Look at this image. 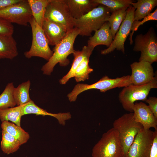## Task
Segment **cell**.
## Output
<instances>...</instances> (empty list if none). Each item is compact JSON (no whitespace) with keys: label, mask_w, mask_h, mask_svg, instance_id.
<instances>
[{"label":"cell","mask_w":157,"mask_h":157,"mask_svg":"<svg viewBox=\"0 0 157 157\" xmlns=\"http://www.w3.org/2000/svg\"><path fill=\"white\" fill-rule=\"evenodd\" d=\"M79 35L78 30L74 28L68 32L63 39L55 46L52 55L41 68L43 74L50 75L58 63L63 67L66 66L69 64V60L67 57L73 54L75 50L74 44L76 37Z\"/></svg>","instance_id":"obj_1"},{"label":"cell","mask_w":157,"mask_h":157,"mask_svg":"<svg viewBox=\"0 0 157 157\" xmlns=\"http://www.w3.org/2000/svg\"><path fill=\"white\" fill-rule=\"evenodd\" d=\"M94 49L87 46H84L81 51L75 50L73 53L74 59L71 68L68 73L59 80L61 84H65L74 76L75 71L82 61L87 57L90 56Z\"/></svg>","instance_id":"obj_20"},{"label":"cell","mask_w":157,"mask_h":157,"mask_svg":"<svg viewBox=\"0 0 157 157\" xmlns=\"http://www.w3.org/2000/svg\"><path fill=\"white\" fill-rule=\"evenodd\" d=\"M145 102L148 104V106L150 109L157 118V98L155 97H150Z\"/></svg>","instance_id":"obj_33"},{"label":"cell","mask_w":157,"mask_h":157,"mask_svg":"<svg viewBox=\"0 0 157 157\" xmlns=\"http://www.w3.org/2000/svg\"><path fill=\"white\" fill-rule=\"evenodd\" d=\"M30 85V81L28 80L21 83L17 88H14L13 96L17 106L24 105L32 100L29 93Z\"/></svg>","instance_id":"obj_24"},{"label":"cell","mask_w":157,"mask_h":157,"mask_svg":"<svg viewBox=\"0 0 157 157\" xmlns=\"http://www.w3.org/2000/svg\"><path fill=\"white\" fill-rule=\"evenodd\" d=\"M99 4L104 5L108 7L111 13L113 11L124 8L129 7L131 5L132 2L134 1L131 0H93Z\"/></svg>","instance_id":"obj_30"},{"label":"cell","mask_w":157,"mask_h":157,"mask_svg":"<svg viewBox=\"0 0 157 157\" xmlns=\"http://www.w3.org/2000/svg\"><path fill=\"white\" fill-rule=\"evenodd\" d=\"M157 20V9L153 13H150L148 15L144 17L141 21H133L132 24L131 32L130 33L129 40L130 44L133 43L132 38L135 31L138 30L139 27L145 22L150 20Z\"/></svg>","instance_id":"obj_31"},{"label":"cell","mask_w":157,"mask_h":157,"mask_svg":"<svg viewBox=\"0 0 157 157\" xmlns=\"http://www.w3.org/2000/svg\"><path fill=\"white\" fill-rule=\"evenodd\" d=\"M44 18L64 26L68 32L74 28V19L70 13L67 0H50L46 7Z\"/></svg>","instance_id":"obj_9"},{"label":"cell","mask_w":157,"mask_h":157,"mask_svg":"<svg viewBox=\"0 0 157 157\" xmlns=\"http://www.w3.org/2000/svg\"><path fill=\"white\" fill-rule=\"evenodd\" d=\"M22 116L28 114H34L43 116L48 115L55 118L59 123L62 125H65L66 121L70 119L72 115L69 112L52 113L48 112L36 105L32 100L24 104L22 109Z\"/></svg>","instance_id":"obj_16"},{"label":"cell","mask_w":157,"mask_h":157,"mask_svg":"<svg viewBox=\"0 0 157 157\" xmlns=\"http://www.w3.org/2000/svg\"><path fill=\"white\" fill-rule=\"evenodd\" d=\"M2 134L1 147L4 153L9 154L19 149L21 145L17 140L3 130H2Z\"/></svg>","instance_id":"obj_27"},{"label":"cell","mask_w":157,"mask_h":157,"mask_svg":"<svg viewBox=\"0 0 157 157\" xmlns=\"http://www.w3.org/2000/svg\"><path fill=\"white\" fill-rule=\"evenodd\" d=\"M92 157H124L117 131L113 127L104 133L92 149Z\"/></svg>","instance_id":"obj_5"},{"label":"cell","mask_w":157,"mask_h":157,"mask_svg":"<svg viewBox=\"0 0 157 157\" xmlns=\"http://www.w3.org/2000/svg\"><path fill=\"white\" fill-rule=\"evenodd\" d=\"M113 128L118 132L124 157H126L135 137L144 128L135 121L133 112L125 114L115 120L113 124Z\"/></svg>","instance_id":"obj_2"},{"label":"cell","mask_w":157,"mask_h":157,"mask_svg":"<svg viewBox=\"0 0 157 157\" xmlns=\"http://www.w3.org/2000/svg\"><path fill=\"white\" fill-rule=\"evenodd\" d=\"M32 16L27 0H22L18 3L0 10V18L12 24L26 26Z\"/></svg>","instance_id":"obj_10"},{"label":"cell","mask_w":157,"mask_h":157,"mask_svg":"<svg viewBox=\"0 0 157 157\" xmlns=\"http://www.w3.org/2000/svg\"><path fill=\"white\" fill-rule=\"evenodd\" d=\"M22 0H0V10L16 3Z\"/></svg>","instance_id":"obj_35"},{"label":"cell","mask_w":157,"mask_h":157,"mask_svg":"<svg viewBox=\"0 0 157 157\" xmlns=\"http://www.w3.org/2000/svg\"><path fill=\"white\" fill-rule=\"evenodd\" d=\"M130 79L133 85H142L151 81L155 76L151 64L145 61L135 62L131 64Z\"/></svg>","instance_id":"obj_13"},{"label":"cell","mask_w":157,"mask_h":157,"mask_svg":"<svg viewBox=\"0 0 157 157\" xmlns=\"http://www.w3.org/2000/svg\"><path fill=\"white\" fill-rule=\"evenodd\" d=\"M1 126L2 130L15 138L21 145L26 143L30 138L28 133L25 131L21 126H17L13 122L8 121L3 122Z\"/></svg>","instance_id":"obj_22"},{"label":"cell","mask_w":157,"mask_h":157,"mask_svg":"<svg viewBox=\"0 0 157 157\" xmlns=\"http://www.w3.org/2000/svg\"><path fill=\"white\" fill-rule=\"evenodd\" d=\"M33 17L42 27L46 7L50 0H27Z\"/></svg>","instance_id":"obj_23"},{"label":"cell","mask_w":157,"mask_h":157,"mask_svg":"<svg viewBox=\"0 0 157 157\" xmlns=\"http://www.w3.org/2000/svg\"><path fill=\"white\" fill-rule=\"evenodd\" d=\"M128 8H124L113 11L111 13L108 19L113 40L121 24L125 19Z\"/></svg>","instance_id":"obj_25"},{"label":"cell","mask_w":157,"mask_h":157,"mask_svg":"<svg viewBox=\"0 0 157 157\" xmlns=\"http://www.w3.org/2000/svg\"><path fill=\"white\" fill-rule=\"evenodd\" d=\"M0 109V119L2 122L8 121L19 126H21V119L22 116V108L24 105Z\"/></svg>","instance_id":"obj_26"},{"label":"cell","mask_w":157,"mask_h":157,"mask_svg":"<svg viewBox=\"0 0 157 157\" xmlns=\"http://www.w3.org/2000/svg\"><path fill=\"white\" fill-rule=\"evenodd\" d=\"M18 55L17 43L13 35L0 34V59L12 60Z\"/></svg>","instance_id":"obj_19"},{"label":"cell","mask_w":157,"mask_h":157,"mask_svg":"<svg viewBox=\"0 0 157 157\" xmlns=\"http://www.w3.org/2000/svg\"><path fill=\"white\" fill-rule=\"evenodd\" d=\"M14 31V26L12 23L0 18V35H13Z\"/></svg>","instance_id":"obj_32"},{"label":"cell","mask_w":157,"mask_h":157,"mask_svg":"<svg viewBox=\"0 0 157 157\" xmlns=\"http://www.w3.org/2000/svg\"><path fill=\"white\" fill-rule=\"evenodd\" d=\"M90 57L88 56L85 58L76 69L74 77L77 82L88 79L89 74L93 71L89 65Z\"/></svg>","instance_id":"obj_29"},{"label":"cell","mask_w":157,"mask_h":157,"mask_svg":"<svg viewBox=\"0 0 157 157\" xmlns=\"http://www.w3.org/2000/svg\"><path fill=\"white\" fill-rule=\"evenodd\" d=\"M157 88V76L149 83L143 85H130L124 87L119 94V100L126 110L133 112L134 102L137 101H145L151 90Z\"/></svg>","instance_id":"obj_6"},{"label":"cell","mask_w":157,"mask_h":157,"mask_svg":"<svg viewBox=\"0 0 157 157\" xmlns=\"http://www.w3.org/2000/svg\"><path fill=\"white\" fill-rule=\"evenodd\" d=\"M14 88L13 83H8L0 95V109L13 107L16 105L13 96Z\"/></svg>","instance_id":"obj_28"},{"label":"cell","mask_w":157,"mask_h":157,"mask_svg":"<svg viewBox=\"0 0 157 157\" xmlns=\"http://www.w3.org/2000/svg\"><path fill=\"white\" fill-rule=\"evenodd\" d=\"M135 121L140 123L144 129H157V118L154 116L148 105L142 102H136L132 108Z\"/></svg>","instance_id":"obj_14"},{"label":"cell","mask_w":157,"mask_h":157,"mask_svg":"<svg viewBox=\"0 0 157 157\" xmlns=\"http://www.w3.org/2000/svg\"><path fill=\"white\" fill-rule=\"evenodd\" d=\"M110 14L108 7L99 4L80 18L74 19V28L78 30L79 35L90 36L93 31L99 29L107 21Z\"/></svg>","instance_id":"obj_3"},{"label":"cell","mask_w":157,"mask_h":157,"mask_svg":"<svg viewBox=\"0 0 157 157\" xmlns=\"http://www.w3.org/2000/svg\"><path fill=\"white\" fill-rule=\"evenodd\" d=\"M154 136L151 147L150 157H157V129H155Z\"/></svg>","instance_id":"obj_34"},{"label":"cell","mask_w":157,"mask_h":157,"mask_svg":"<svg viewBox=\"0 0 157 157\" xmlns=\"http://www.w3.org/2000/svg\"><path fill=\"white\" fill-rule=\"evenodd\" d=\"M132 85L130 76L111 78L107 76H103L97 82L90 85L78 83L74 87L67 97L70 102L75 101L78 96L82 92L90 89H97L101 92L116 88L124 87Z\"/></svg>","instance_id":"obj_4"},{"label":"cell","mask_w":157,"mask_h":157,"mask_svg":"<svg viewBox=\"0 0 157 157\" xmlns=\"http://www.w3.org/2000/svg\"><path fill=\"white\" fill-rule=\"evenodd\" d=\"M72 17L78 19L99 5L93 0H67Z\"/></svg>","instance_id":"obj_18"},{"label":"cell","mask_w":157,"mask_h":157,"mask_svg":"<svg viewBox=\"0 0 157 157\" xmlns=\"http://www.w3.org/2000/svg\"><path fill=\"white\" fill-rule=\"evenodd\" d=\"M131 5L135 9L134 21H139L151 13L157 5V0H138L132 2Z\"/></svg>","instance_id":"obj_21"},{"label":"cell","mask_w":157,"mask_h":157,"mask_svg":"<svg viewBox=\"0 0 157 157\" xmlns=\"http://www.w3.org/2000/svg\"><path fill=\"white\" fill-rule=\"evenodd\" d=\"M135 10L131 5L128 7L125 19L121 24L111 44L107 49L101 50V54L105 55L109 54L115 49L124 53V44L131 31Z\"/></svg>","instance_id":"obj_11"},{"label":"cell","mask_w":157,"mask_h":157,"mask_svg":"<svg viewBox=\"0 0 157 157\" xmlns=\"http://www.w3.org/2000/svg\"><path fill=\"white\" fill-rule=\"evenodd\" d=\"M29 23L32 30V42L29 50L24 53L25 56L28 59L38 57L48 61L53 51L50 49L42 27L36 23L32 16Z\"/></svg>","instance_id":"obj_7"},{"label":"cell","mask_w":157,"mask_h":157,"mask_svg":"<svg viewBox=\"0 0 157 157\" xmlns=\"http://www.w3.org/2000/svg\"><path fill=\"white\" fill-rule=\"evenodd\" d=\"M113 40L109 23L106 22L94 35L90 37L88 41V46L94 49L96 46L103 45L109 47Z\"/></svg>","instance_id":"obj_17"},{"label":"cell","mask_w":157,"mask_h":157,"mask_svg":"<svg viewBox=\"0 0 157 157\" xmlns=\"http://www.w3.org/2000/svg\"><path fill=\"white\" fill-rule=\"evenodd\" d=\"M134 41L133 51L141 53L139 61H147L151 64L157 61V37L153 27L144 35H137Z\"/></svg>","instance_id":"obj_8"},{"label":"cell","mask_w":157,"mask_h":157,"mask_svg":"<svg viewBox=\"0 0 157 157\" xmlns=\"http://www.w3.org/2000/svg\"><path fill=\"white\" fill-rule=\"evenodd\" d=\"M42 28L49 45L55 46L65 37L68 32L64 26L44 18Z\"/></svg>","instance_id":"obj_15"},{"label":"cell","mask_w":157,"mask_h":157,"mask_svg":"<svg viewBox=\"0 0 157 157\" xmlns=\"http://www.w3.org/2000/svg\"><path fill=\"white\" fill-rule=\"evenodd\" d=\"M154 131L143 129L136 135L126 157H149Z\"/></svg>","instance_id":"obj_12"}]
</instances>
